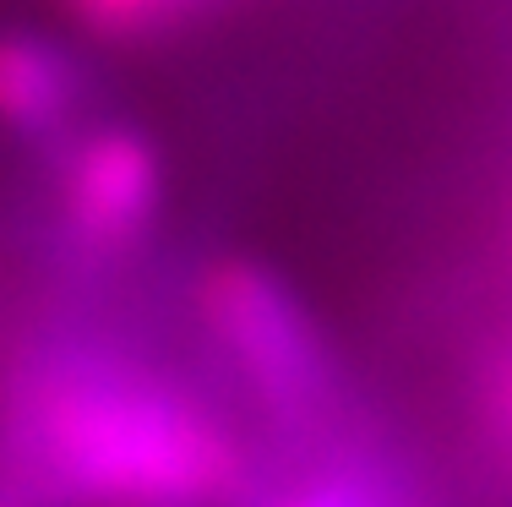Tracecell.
<instances>
[{
  "mask_svg": "<svg viewBox=\"0 0 512 507\" xmlns=\"http://www.w3.org/2000/svg\"><path fill=\"white\" fill-rule=\"evenodd\" d=\"M202 317L218 355L235 366L273 426L289 437H316L344 409V371L322 322L306 311L273 268L229 257L202 279Z\"/></svg>",
  "mask_w": 512,
  "mask_h": 507,
  "instance_id": "7a4b0ae2",
  "label": "cell"
},
{
  "mask_svg": "<svg viewBox=\"0 0 512 507\" xmlns=\"http://www.w3.org/2000/svg\"><path fill=\"white\" fill-rule=\"evenodd\" d=\"M0 507H60V502L33 469H22L17 458L0 453Z\"/></svg>",
  "mask_w": 512,
  "mask_h": 507,
  "instance_id": "8992f818",
  "label": "cell"
},
{
  "mask_svg": "<svg viewBox=\"0 0 512 507\" xmlns=\"http://www.w3.org/2000/svg\"><path fill=\"white\" fill-rule=\"evenodd\" d=\"M507 420H512V382H507Z\"/></svg>",
  "mask_w": 512,
  "mask_h": 507,
  "instance_id": "52a82bcc",
  "label": "cell"
},
{
  "mask_svg": "<svg viewBox=\"0 0 512 507\" xmlns=\"http://www.w3.org/2000/svg\"><path fill=\"white\" fill-rule=\"evenodd\" d=\"M0 453L60 507H213L246 486L235 431L197 393L88 338H50L6 366Z\"/></svg>",
  "mask_w": 512,
  "mask_h": 507,
  "instance_id": "6da1fadb",
  "label": "cell"
},
{
  "mask_svg": "<svg viewBox=\"0 0 512 507\" xmlns=\"http://www.w3.org/2000/svg\"><path fill=\"white\" fill-rule=\"evenodd\" d=\"M267 507H414V497L387 475V469L355 458V464H338V469L311 475L306 486H295L289 497H278Z\"/></svg>",
  "mask_w": 512,
  "mask_h": 507,
  "instance_id": "5b68a950",
  "label": "cell"
},
{
  "mask_svg": "<svg viewBox=\"0 0 512 507\" xmlns=\"http://www.w3.org/2000/svg\"><path fill=\"white\" fill-rule=\"evenodd\" d=\"M164 213V159L142 131L93 126L66 142L55 219L60 240L82 262H120L153 235Z\"/></svg>",
  "mask_w": 512,
  "mask_h": 507,
  "instance_id": "3957f363",
  "label": "cell"
},
{
  "mask_svg": "<svg viewBox=\"0 0 512 507\" xmlns=\"http://www.w3.org/2000/svg\"><path fill=\"white\" fill-rule=\"evenodd\" d=\"M82 99H88V71L66 44L44 39L33 28H0V137H71Z\"/></svg>",
  "mask_w": 512,
  "mask_h": 507,
  "instance_id": "277c9868",
  "label": "cell"
}]
</instances>
